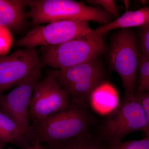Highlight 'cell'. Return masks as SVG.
Listing matches in <instances>:
<instances>
[{
    "label": "cell",
    "instance_id": "cell-19",
    "mask_svg": "<svg viewBox=\"0 0 149 149\" xmlns=\"http://www.w3.org/2000/svg\"><path fill=\"white\" fill-rule=\"evenodd\" d=\"M88 2L92 5L100 6L103 8L111 15L117 17L118 15V10L114 1L112 0H93L87 1Z\"/></svg>",
    "mask_w": 149,
    "mask_h": 149
},
{
    "label": "cell",
    "instance_id": "cell-24",
    "mask_svg": "<svg viewBox=\"0 0 149 149\" xmlns=\"http://www.w3.org/2000/svg\"><path fill=\"white\" fill-rule=\"evenodd\" d=\"M1 143H0V149H1Z\"/></svg>",
    "mask_w": 149,
    "mask_h": 149
},
{
    "label": "cell",
    "instance_id": "cell-16",
    "mask_svg": "<svg viewBox=\"0 0 149 149\" xmlns=\"http://www.w3.org/2000/svg\"><path fill=\"white\" fill-rule=\"evenodd\" d=\"M139 85L136 93H149V59L139 54Z\"/></svg>",
    "mask_w": 149,
    "mask_h": 149
},
{
    "label": "cell",
    "instance_id": "cell-11",
    "mask_svg": "<svg viewBox=\"0 0 149 149\" xmlns=\"http://www.w3.org/2000/svg\"><path fill=\"white\" fill-rule=\"evenodd\" d=\"M27 6L28 0H0V26L21 32L27 25Z\"/></svg>",
    "mask_w": 149,
    "mask_h": 149
},
{
    "label": "cell",
    "instance_id": "cell-13",
    "mask_svg": "<svg viewBox=\"0 0 149 149\" xmlns=\"http://www.w3.org/2000/svg\"><path fill=\"white\" fill-rule=\"evenodd\" d=\"M44 146L45 149H112L91 131L72 139L45 143Z\"/></svg>",
    "mask_w": 149,
    "mask_h": 149
},
{
    "label": "cell",
    "instance_id": "cell-6",
    "mask_svg": "<svg viewBox=\"0 0 149 149\" xmlns=\"http://www.w3.org/2000/svg\"><path fill=\"white\" fill-rule=\"evenodd\" d=\"M139 60V47L135 35L129 29H121L112 40L110 61L113 69L122 80L125 97L135 96Z\"/></svg>",
    "mask_w": 149,
    "mask_h": 149
},
{
    "label": "cell",
    "instance_id": "cell-15",
    "mask_svg": "<svg viewBox=\"0 0 149 149\" xmlns=\"http://www.w3.org/2000/svg\"><path fill=\"white\" fill-rule=\"evenodd\" d=\"M118 100L114 88L109 84L103 83L92 94L91 104L99 111L106 112L111 111L117 107Z\"/></svg>",
    "mask_w": 149,
    "mask_h": 149
},
{
    "label": "cell",
    "instance_id": "cell-21",
    "mask_svg": "<svg viewBox=\"0 0 149 149\" xmlns=\"http://www.w3.org/2000/svg\"><path fill=\"white\" fill-rule=\"evenodd\" d=\"M135 97L141 103L143 109L149 129V93L141 92L135 93Z\"/></svg>",
    "mask_w": 149,
    "mask_h": 149
},
{
    "label": "cell",
    "instance_id": "cell-5",
    "mask_svg": "<svg viewBox=\"0 0 149 149\" xmlns=\"http://www.w3.org/2000/svg\"><path fill=\"white\" fill-rule=\"evenodd\" d=\"M58 70L57 82L70 103L88 108L92 94L104 83L103 69L97 59Z\"/></svg>",
    "mask_w": 149,
    "mask_h": 149
},
{
    "label": "cell",
    "instance_id": "cell-22",
    "mask_svg": "<svg viewBox=\"0 0 149 149\" xmlns=\"http://www.w3.org/2000/svg\"><path fill=\"white\" fill-rule=\"evenodd\" d=\"M24 149H45L44 146L40 144H37Z\"/></svg>",
    "mask_w": 149,
    "mask_h": 149
},
{
    "label": "cell",
    "instance_id": "cell-17",
    "mask_svg": "<svg viewBox=\"0 0 149 149\" xmlns=\"http://www.w3.org/2000/svg\"><path fill=\"white\" fill-rule=\"evenodd\" d=\"M10 31L6 27L0 26V55L7 53L12 43Z\"/></svg>",
    "mask_w": 149,
    "mask_h": 149
},
{
    "label": "cell",
    "instance_id": "cell-9",
    "mask_svg": "<svg viewBox=\"0 0 149 149\" xmlns=\"http://www.w3.org/2000/svg\"><path fill=\"white\" fill-rule=\"evenodd\" d=\"M42 65L38 67L10 93L0 95V111L13 120L28 136L30 127L29 102L41 76Z\"/></svg>",
    "mask_w": 149,
    "mask_h": 149
},
{
    "label": "cell",
    "instance_id": "cell-23",
    "mask_svg": "<svg viewBox=\"0 0 149 149\" xmlns=\"http://www.w3.org/2000/svg\"><path fill=\"white\" fill-rule=\"evenodd\" d=\"M123 2L124 3V5L125 6V8L128 9L129 7V2L128 1H123Z\"/></svg>",
    "mask_w": 149,
    "mask_h": 149
},
{
    "label": "cell",
    "instance_id": "cell-4",
    "mask_svg": "<svg viewBox=\"0 0 149 149\" xmlns=\"http://www.w3.org/2000/svg\"><path fill=\"white\" fill-rule=\"evenodd\" d=\"M103 36L92 31L61 45L42 47V63L61 70L97 59L104 52Z\"/></svg>",
    "mask_w": 149,
    "mask_h": 149
},
{
    "label": "cell",
    "instance_id": "cell-20",
    "mask_svg": "<svg viewBox=\"0 0 149 149\" xmlns=\"http://www.w3.org/2000/svg\"><path fill=\"white\" fill-rule=\"evenodd\" d=\"M115 149H149V137L121 143Z\"/></svg>",
    "mask_w": 149,
    "mask_h": 149
},
{
    "label": "cell",
    "instance_id": "cell-1",
    "mask_svg": "<svg viewBox=\"0 0 149 149\" xmlns=\"http://www.w3.org/2000/svg\"><path fill=\"white\" fill-rule=\"evenodd\" d=\"M93 121L88 108L70 103L65 109L33 121L28 137L32 146L72 139L90 132Z\"/></svg>",
    "mask_w": 149,
    "mask_h": 149
},
{
    "label": "cell",
    "instance_id": "cell-3",
    "mask_svg": "<svg viewBox=\"0 0 149 149\" xmlns=\"http://www.w3.org/2000/svg\"><path fill=\"white\" fill-rule=\"evenodd\" d=\"M102 122L98 135L115 149L128 134L142 131L149 137L146 117L140 102L135 96L125 97Z\"/></svg>",
    "mask_w": 149,
    "mask_h": 149
},
{
    "label": "cell",
    "instance_id": "cell-7",
    "mask_svg": "<svg viewBox=\"0 0 149 149\" xmlns=\"http://www.w3.org/2000/svg\"><path fill=\"white\" fill-rule=\"evenodd\" d=\"M89 21L62 20L37 26L16 42L15 46L36 48L58 45L92 32Z\"/></svg>",
    "mask_w": 149,
    "mask_h": 149
},
{
    "label": "cell",
    "instance_id": "cell-12",
    "mask_svg": "<svg viewBox=\"0 0 149 149\" xmlns=\"http://www.w3.org/2000/svg\"><path fill=\"white\" fill-rule=\"evenodd\" d=\"M148 26L149 7H145L136 11H127L114 21L98 27L92 30V32L97 35H104L113 29L136 27L143 28Z\"/></svg>",
    "mask_w": 149,
    "mask_h": 149
},
{
    "label": "cell",
    "instance_id": "cell-10",
    "mask_svg": "<svg viewBox=\"0 0 149 149\" xmlns=\"http://www.w3.org/2000/svg\"><path fill=\"white\" fill-rule=\"evenodd\" d=\"M42 64L36 48H24L0 57V95L18 85Z\"/></svg>",
    "mask_w": 149,
    "mask_h": 149
},
{
    "label": "cell",
    "instance_id": "cell-2",
    "mask_svg": "<svg viewBox=\"0 0 149 149\" xmlns=\"http://www.w3.org/2000/svg\"><path fill=\"white\" fill-rule=\"evenodd\" d=\"M27 17L32 24L62 20L92 21L104 24L110 22L111 15L103 9L72 0H28Z\"/></svg>",
    "mask_w": 149,
    "mask_h": 149
},
{
    "label": "cell",
    "instance_id": "cell-8",
    "mask_svg": "<svg viewBox=\"0 0 149 149\" xmlns=\"http://www.w3.org/2000/svg\"><path fill=\"white\" fill-rule=\"evenodd\" d=\"M58 70L50 71L35 85L28 109L29 118L34 121L66 109L69 97L56 81Z\"/></svg>",
    "mask_w": 149,
    "mask_h": 149
},
{
    "label": "cell",
    "instance_id": "cell-18",
    "mask_svg": "<svg viewBox=\"0 0 149 149\" xmlns=\"http://www.w3.org/2000/svg\"><path fill=\"white\" fill-rule=\"evenodd\" d=\"M142 28L139 46V54L149 59V26Z\"/></svg>",
    "mask_w": 149,
    "mask_h": 149
},
{
    "label": "cell",
    "instance_id": "cell-14",
    "mask_svg": "<svg viewBox=\"0 0 149 149\" xmlns=\"http://www.w3.org/2000/svg\"><path fill=\"white\" fill-rule=\"evenodd\" d=\"M0 143H11L26 149L32 146L29 137L13 120L0 111Z\"/></svg>",
    "mask_w": 149,
    "mask_h": 149
}]
</instances>
